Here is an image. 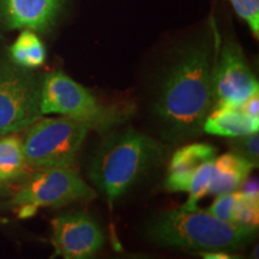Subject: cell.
Wrapping results in <instances>:
<instances>
[{
  "instance_id": "obj_1",
  "label": "cell",
  "mask_w": 259,
  "mask_h": 259,
  "mask_svg": "<svg viewBox=\"0 0 259 259\" xmlns=\"http://www.w3.org/2000/svg\"><path fill=\"white\" fill-rule=\"evenodd\" d=\"M219 42L193 45L178 57L162 80L155 111L171 137L198 135L215 103L213 74Z\"/></svg>"
},
{
  "instance_id": "obj_2",
  "label": "cell",
  "mask_w": 259,
  "mask_h": 259,
  "mask_svg": "<svg viewBox=\"0 0 259 259\" xmlns=\"http://www.w3.org/2000/svg\"><path fill=\"white\" fill-rule=\"evenodd\" d=\"M258 227L239 226L226 222L209 210L183 209L161 213L150 222L147 235L158 245L186 250H239L250 242Z\"/></svg>"
},
{
  "instance_id": "obj_3",
  "label": "cell",
  "mask_w": 259,
  "mask_h": 259,
  "mask_svg": "<svg viewBox=\"0 0 259 259\" xmlns=\"http://www.w3.org/2000/svg\"><path fill=\"white\" fill-rule=\"evenodd\" d=\"M161 147L155 139L134 128L115 132L99 148L89 177L109 203L127 192L156 163Z\"/></svg>"
},
{
  "instance_id": "obj_4",
  "label": "cell",
  "mask_w": 259,
  "mask_h": 259,
  "mask_svg": "<svg viewBox=\"0 0 259 259\" xmlns=\"http://www.w3.org/2000/svg\"><path fill=\"white\" fill-rule=\"evenodd\" d=\"M40 108L44 114H60L85 125L89 130L106 131L119 125L125 111L107 106L94 94L61 71L45 76Z\"/></svg>"
},
{
  "instance_id": "obj_5",
  "label": "cell",
  "mask_w": 259,
  "mask_h": 259,
  "mask_svg": "<svg viewBox=\"0 0 259 259\" xmlns=\"http://www.w3.org/2000/svg\"><path fill=\"white\" fill-rule=\"evenodd\" d=\"M95 198V190L72 167H51L36 169L27 178L15 191L11 205L19 219H28L40 208H58Z\"/></svg>"
},
{
  "instance_id": "obj_6",
  "label": "cell",
  "mask_w": 259,
  "mask_h": 259,
  "mask_svg": "<svg viewBox=\"0 0 259 259\" xmlns=\"http://www.w3.org/2000/svg\"><path fill=\"white\" fill-rule=\"evenodd\" d=\"M89 131L85 125L67 116L40 118L29 126L23 141L28 167H72Z\"/></svg>"
},
{
  "instance_id": "obj_7",
  "label": "cell",
  "mask_w": 259,
  "mask_h": 259,
  "mask_svg": "<svg viewBox=\"0 0 259 259\" xmlns=\"http://www.w3.org/2000/svg\"><path fill=\"white\" fill-rule=\"evenodd\" d=\"M37 76L17 64L0 63V136L28 128L42 118Z\"/></svg>"
},
{
  "instance_id": "obj_8",
  "label": "cell",
  "mask_w": 259,
  "mask_h": 259,
  "mask_svg": "<svg viewBox=\"0 0 259 259\" xmlns=\"http://www.w3.org/2000/svg\"><path fill=\"white\" fill-rule=\"evenodd\" d=\"M213 74V107L240 108L246 100L258 94L257 78L246 63L244 52L234 41H227L218 48Z\"/></svg>"
},
{
  "instance_id": "obj_9",
  "label": "cell",
  "mask_w": 259,
  "mask_h": 259,
  "mask_svg": "<svg viewBox=\"0 0 259 259\" xmlns=\"http://www.w3.org/2000/svg\"><path fill=\"white\" fill-rule=\"evenodd\" d=\"M56 254L66 259L92 258L105 245V235L99 223L87 212L74 211L52 221Z\"/></svg>"
},
{
  "instance_id": "obj_10",
  "label": "cell",
  "mask_w": 259,
  "mask_h": 259,
  "mask_svg": "<svg viewBox=\"0 0 259 259\" xmlns=\"http://www.w3.org/2000/svg\"><path fill=\"white\" fill-rule=\"evenodd\" d=\"M64 0H0V14L11 29L45 31L56 22Z\"/></svg>"
},
{
  "instance_id": "obj_11",
  "label": "cell",
  "mask_w": 259,
  "mask_h": 259,
  "mask_svg": "<svg viewBox=\"0 0 259 259\" xmlns=\"http://www.w3.org/2000/svg\"><path fill=\"white\" fill-rule=\"evenodd\" d=\"M216 156V148L205 143H193L178 149L171 156L166 179L167 190L187 192L191 178L203 162Z\"/></svg>"
},
{
  "instance_id": "obj_12",
  "label": "cell",
  "mask_w": 259,
  "mask_h": 259,
  "mask_svg": "<svg viewBox=\"0 0 259 259\" xmlns=\"http://www.w3.org/2000/svg\"><path fill=\"white\" fill-rule=\"evenodd\" d=\"M203 130L210 135L236 138L258 132L259 120L251 118L240 108L218 106L206 116Z\"/></svg>"
},
{
  "instance_id": "obj_13",
  "label": "cell",
  "mask_w": 259,
  "mask_h": 259,
  "mask_svg": "<svg viewBox=\"0 0 259 259\" xmlns=\"http://www.w3.org/2000/svg\"><path fill=\"white\" fill-rule=\"evenodd\" d=\"M255 166L251 161L235 153L215 158V171L208 194H222L236 191L247 179Z\"/></svg>"
},
{
  "instance_id": "obj_14",
  "label": "cell",
  "mask_w": 259,
  "mask_h": 259,
  "mask_svg": "<svg viewBox=\"0 0 259 259\" xmlns=\"http://www.w3.org/2000/svg\"><path fill=\"white\" fill-rule=\"evenodd\" d=\"M29 169L21 137L14 134L3 135L0 137V184L18 179Z\"/></svg>"
},
{
  "instance_id": "obj_15",
  "label": "cell",
  "mask_w": 259,
  "mask_h": 259,
  "mask_svg": "<svg viewBox=\"0 0 259 259\" xmlns=\"http://www.w3.org/2000/svg\"><path fill=\"white\" fill-rule=\"evenodd\" d=\"M11 59L15 64L25 69H34L44 65L46 50L40 38L32 30L24 29L10 48Z\"/></svg>"
},
{
  "instance_id": "obj_16",
  "label": "cell",
  "mask_w": 259,
  "mask_h": 259,
  "mask_svg": "<svg viewBox=\"0 0 259 259\" xmlns=\"http://www.w3.org/2000/svg\"><path fill=\"white\" fill-rule=\"evenodd\" d=\"M213 171H215V158L203 162L200 166L197 168L191 178L189 192L190 198L187 202L181 206V209L186 211H193L198 209V202L203 198L205 194H208V190L211 183Z\"/></svg>"
},
{
  "instance_id": "obj_17",
  "label": "cell",
  "mask_w": 259,
  "mask_h": 259,
  "mask_svg": "<svg viewBox=\"0 0 259 259\" xmlns=\"http://www.w3.org/2000/svg\"><path fill=\"white\" fill-rule=\"evenodd\" d=\"M258 200L246 198L238 192V200H236L234 212H233V223L246 227H258Z\"/></svg>"
},
{
  "instance_id": "obj_18",
  "label": "cell",
  "mask_w": 259,
  "mask_h": 259,
  "mask_svg": "<svg viewBox=\"0 0 259 259\" xmlns=\"http://www.w3.org/2000/svg\"><path fill=\"white\" fill-rule=\"evenodd\" d=\"M235 12L250 27L255 37L259 34V0H229Z\"/></svg>"
},
{
  "instance_id": "obj_19",
  "label": "cell",
  "mask_w": 259,
  "mask_h": 259,
  "mask_svg": "<svg viewBox=\"0 0 259 259\" xmlns=\"http://www.w3.org/2000/svg\"><path fill=\"white\" fill-rule=\"evenodd\" d=\"M236 138L238 139H235V141L232 143L233 153L245 157L246 160L251 161L252 163L257 167L258 161H259L258 132H254V134H251V135L241 136V137H236Z\"/></svg>"
},
{
  "instance_id": "obj_20",
  "label": "cell",
  "mask_w": 259,
  "mask_h": 259,
  "mask_svg": "<svg viewBox=\"0 0 259 259\" xmlns=\"http://www.w3.org/2000/svg\"><path fill=\"white\" fill-rule=\"evenodd\" d=\"M218 198L210 206L209 211L220 220L233 223V212H234L236 200H238V192L233 191V192L218 194Z\"/></svg>"
},
{
  "instance_id": "obj_21",
  "label": "cell",
  "mask_w": 259,
  "mask_h": 259,
  "mask_svg": "<svg viewBox=\"0 0 259 259\" xmlns=\"http://www.w3.org/2000/svg\"><path fill=\"white\" fill-rule=\"evenodd\" d=\"M240 191L239 193L246 198L259 200V189H258V179L257 178H251V179H246L244 183L240 185Z\"/></svg>"
},
{
  "instance_id": "obj_22",
  "label": "cell",
  "mask_w": 259,
  "mask_h": 259,
  "mask_svg": "<svg viewBox=\"0 0 259 259\" xmlns=\"http://www.w3.org/2000/svg\"><path fill=\"white\" fill-rule=\"evenodd\" d=\"M240 109L242 112H245L247 115H250L251 118L257 119V120H259V97H258V94H254L253 96L250 97V99L246 100V101L241 105Z\"/></svg>"
}]
</instances>
